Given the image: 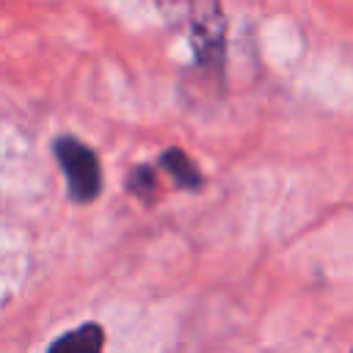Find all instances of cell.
<instances>
[{
    "instance_id": "cell-1",
    "label": "cell",
    "mask_w": 353,
    "mask_h": 353,
    "mask_svg": "<svg viewBox=\"0 0 353 353\" xmlns=\"http://www.w3.org/2000/svg\"><path fill=\"white\" fill-rule=\"evenodd\" d=\"M163 17L188 30L201 69H218L223 58V14L221 0H157Z\"/></svg>"
},
{
    "instance_id": "cell-2",
    "label": "cell",
    "mask_w": 353,
    "mask_h": 353,
    "mask_svg": "<svg viewBox=\"0 0 353 353\" xmlns=\"http://www.w3.org/2000/svg\"><path fill=\"white\" fill-rule=\"evenodd\" d=\"M55 157L61 163V168L66 171V179H69V193L74 201H91L97 193H99V163H97V154L80 143L77 138H58L55 141Z\"/></svg>"
},
{
    "instance_id": "cell-3",
    "label": "cell",
    "mask_w": 353,
    "mask_h": 353,
    "mask_svg": "<svg viewBox=\"0 0 353 353\" xmlns=\"http://www.w3.org/2000/svg\"><path fill=\"white\" fill-rule=\"evenodd\" d=\"M105 342V334L97 323H85L69 334H63L61 339L52 342L50 353H99Z\"/></svg>"
},
{
    "instance_id": "cell-4",
    "label": "cell",
    "mask_w": 353,
    "mask_h": 353,
    "mask_svg": "<svg viewBox=\"0 0 353 353\" xmlns=\"http://www.w3.org/2000/svg\"><path fill=\"white\" fill-rule=\"evenodd\" d=\"M163 165L168 168V174L176 179L179 188H199V185H201V174H199V168L190 163V157H188L185 152L168 149V152L163 154Z\"/></svg>"
},
{
    "instance_id": "cell-5",
    "label": "cell",
    "mask_w": 353,
    "mask_h": 353,
    "mask_svg": "<svg viewBox=\"0 0 353 353\" xmlns=\"http://www.w3.org/2000/svg\"><path fill=\"white\" fill-rule=\"evenodd\" d=\"M130 188L141 196V199H152V188H154V176H152V171L149 168H135L132 171V179H130Z\"/></svg>"
},
{
    "instance_id": "cell-6",
    "label": "cell",
    "mask_w": 353,
    "mask_h": 353,
    "mask_svg": "<svg viewBox=\"0 0 353 353\" xmlns=\"http://www.w3.org/2000/svg\"><path fill=\"white\" fill-rule=\"evenodd\" d=\"M350 353H353V350H350Z\"/></svg>"
}]
</instances>
